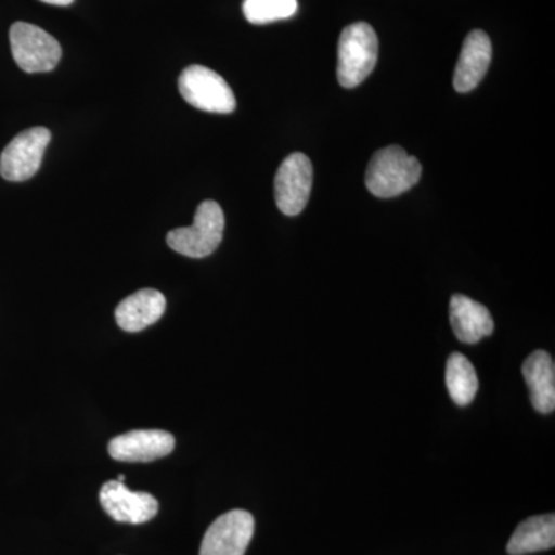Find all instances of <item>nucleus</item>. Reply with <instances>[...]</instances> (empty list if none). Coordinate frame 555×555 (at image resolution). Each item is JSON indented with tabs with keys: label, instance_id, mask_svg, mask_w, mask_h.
Masks as SVG:
<instances>
[{
	"label": "nucleus",
	"instance_id": "1",
	"mask_svg": "<svg viewBox=\"0 0 555 555\" xmlns=\"http://www.w3.org/2000/svg\"><path fill=\"white\" fill-rule=\"evenodd\" d=\"M422 164L406 150L390 145L372 156L366 171V188L377 198H396L414 188L422 178Z\"/></svg>",
	"mask_w": 555,
	"mask_h": 555
},
{
	"label": "nucleus",
	"instance_id": "2",
	"mask_svg": "<svg viewBox=\"0 0 555 555\" xmlns=\"http://www.w3.org/2000/svg\"><path fill=\"white\" fill-rule=\"evenodd\" d=\"M378 61L377 33L366 22H357L343 30L338 40L339 86L356 89L374 72Z\"/></svg>",
	"mask_w": 555,
	"mask_h": 555
},
{
	"label": "nucleus",
	"instance_id": "3",
	"mask_svg": "<svg viewBox=\"0 0 555 555\" xmlns=\"http://www.w3.org/2000/svg\"><path fill=\"white\" fill-rule=\"evenodd\" d=\"M224 211L217 201H204L196 208L190 228L175 229L167 235L171 250L189 258H206L214 254L224 236Z\"/></svg>",
	"mask_w": 555,
	"mask_h": 555
},
{
	"label": "nucleus",
	"instance_id": "4",
	"mask_svg": "<svg viewBox=\"0 0 555 555\" xmlns=\"http://www.w3.org/2000/svg\"><path fill=\"white\" fill-rule=\"evenodd\" d=\"M179 93L192 107L229 115L235 112L236 98L222 76L203 65H190L178 80Z\"/></svg>",
	"mask_w": 555,
	"mask_h": 555
},
{
	"label": "nucleus",
	"instance_id": "5",
	"mask_svg": "<svg viewBox=\"0 0 555 555\" xmlns=\"http://www.w3.org/2000/svg\"><path fill=\"white\" fill-rule=\"evenodd\" d=\"M10 43L14 61L25 73H47L60 64V42L36 25L27 22L11 25Z\"/></svg>",
	"mask_w": 555,
	"mask_h": 555
},
{
	"label": "nucleus",
	"instance_id": "6",
	"mask_svg": "<svg viewBox=\"0 0 555 555\" xmlns=\"http://www.w3.org/2000/svg\"><path fill=\"white\" fill-rule=\"evenodd\" d=\"M51 131L46 127L22 131L0 155V175L10 182H24L35 177L49 147Z\"/></svg>",
	"mask_w": 555,
	"mask_h": 555
},
{
	"label": "nucleus",
	"instance_id": "7",
	"mask_svg": "<svg viewBox=\"0 0 555 555\" xmlns=\"http://www.w3.org/2000/svg\"><path fill=\"white\" fill-rule=\"evenodd\" d=\"M255 532V518L244 509L222 514L208 526L199 555H244Z\"/></svg>",
	"mask_w": 555,
	"mask_h": 555
},
{
	"label": "nucleus",
	"instance_id": "8",
	"mask_svg": "<svg viewBox=\"0 0 555 555\" xmlns=\"http://www.w3.org/2000/svg\"><path fill=\"white\" fill-rule=\"evenodd\" d=\"M313 169L308 156L294 153L281 164L275 177L276 206L287 217L301 214L312 192Z\"/></svg>",
	"mask_w": 555,
	"mask_h": 555
},
{
	"label": "nucleus",
	"instance_id": "9",
	"mask_svg": "<svg viewBox=\"0 0 555 555\" xmlns=\"http://www.w3.org/2000/svg\"><path fill=\"white\" fill-rule=\"evenodd\" d=\"M100 502L105 513L119 524L142 525L158 514L159 503L149 492H133L124 481L109 480L102 486Z\"/></svg>",
	"mask_w": 555,
	"mask_h": 555
},
{
	"label": "nucleus",
	"instance_id": "10",
	"mask_svg": "<svg viewBox=\"0 0 555 555\" xmlns=\"http://www.w3.org/2000/svg\"><path fill=\"white\" fill-rule=\"evenodd\" d=\"M175 444V437L167 430H130L109 441L108 454L118 462L150 463L170 455Z\"/></svg>",
	"mask_w": 555,
	"mask_h": 555
},
{
	"label": "nucleus",
	"instance_id": "11",
	"mask_svg": "<svg viewBox=\"0 0 555 555\" xmlns=\"http://www.w3.org/2000/svg\"><path fill=\"white\" fill-rule=\"evenodd\" d=\"M492 60V43L485 31L474 30L467 35L460 51L454 75V89L467 93L476 89L485 78Z\"/></svg>",
	"mask_w": 555,
	"mask_h": 555
},
{
	"label": "nucleus",
	"instance_id": "12",
	"mask_svg": "<svg viewBox=\"0 0 555 555\" xmlns=\"http://www.w3.org/2000/svg\"><path fill=\"white\" fill-rule=\"evenodd\" d=\"M449 318L455 337L465 345H476L494 332V320L491 312L476 299L465 295H454L449 305Z\"/></svg>",
	"mask_w": 555,
	"mask_h": 555
},
{
	"label": "nucleus",
	"instance_id": "13",
	"mask_svg": "<svg viewBox=\"0 0 555 555\" xmlns=\"http://www.w3.org/2000/svg\"><path fill=\"white\" fill-rule=\"evenodd\" d=\"M166 308V297L159 291L142 288L119 302L115 312L116 323L122 331L134 334L158 323Z\"/></svg>",
	"mask_w": 555,
	"mask_h": 555
},
{
	"label": "nucleus",
	"instance_id": "14",
	"mask_svg": "<svg viewBox=\"0 0 555 555\" xmlns=\"http://www.w3.org/2000/svg\"><path fill=\"white\" fill-rule=\"evenodd\" d=\"M531 403L540 414H553L555 409V366L553 357L545 350H535L526 358L521 367Z\"/></svg>",
	"mask_w": 555,
	"mask_h": 555
},
{
	"label": "nucleus",
	"instance_id": "15",
	"mask_svg": "<svg viewBox=\"0 0 555 555\" xmlns=\"http://www.w3.org/2000/svg\"><path fill=\"white\" fill-rule=\"evenodd\" d=\"M555 545L554 514L537 516L521 521L511 537L506 551L509 555H526L553 550Z\"/></svg>",
	"mask_w": 555,
	"mask_h": 555
},
{
	"label": "nucleus",
	"instance_id": "16",
	"mask_svg": "<svg viewBox=\"0 0 555 555\" xmlns=\"http://www.w3.org/2000/svg\"><path fill=\"white\" fill-rule=\"evenodd\" d=\"M447 386L449 396L456 406L465 408L476 398L478 390L476 367L463 353L454 352L448 358Z\"/></svg>",
	"mask_w": 555,
	"mask_h": 555
},
{
	"label": "nucleus",
	"instance_id": "17",
	"mask_svg": "<svg viewBox=\"0 0 555 555\" xmlns=\"http://www.w3.org/2000/svg\"><path fill=\"white\" fill-rule=\"evenodd\" d=\"M298 10V0H244L243 13L250 24L264 25L288 20Z\"/></svg>",
	"mask_w": 555,
	"mask_h": 555
},
{
	"label": "nucleus",
	"instance_id": "18",
	"mask_svg": "<svg viewBox=\"0 0 555 555\" xmlns=\"http://www.w3.org/2000/svg\"><path fill=\"white\" fill-rule=\"evenodd\" d=\"M40 2L50 3V5L67 7L72 5L75 0H40Z\"/></svg>",
	"mask_w": 555,
	"mask_h": 555
},
{
	"label": "nucleus",
	"instance_id": "19",
	"mask_svg": "<svg viewBox=\"0 0 555 555\" xmlns=\"http://www.w3.org/2000/svg\"><path fill=\"white\" fill-rule=\"evenodd\" d=\"M116 480L124 481L126 480V476H124V474H120V476L116 478Z\"/></svg>",
	"mask_w": 555,
	"mask_h": 555
}]
</instances>
